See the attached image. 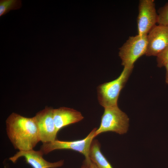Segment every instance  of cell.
<instances>
[{"label":"cell","mask_w":168,"mask_h":168,"mask_svg":"<svg viewBox=\"0 0 168 168\" xmlns=\"http://www.w3.org/2000/svg\"><path fill=\"white\" fill-rule=\"evenodd\" d=\"M44 154L40 150L33 149L27 151H19L9 160L14 163L21 157L25 158L26 162L33 168H57L62 166L64 163L63 160L51 162L45 160L43 157Z\"/></svg>","instance_id":"9c48e42d"},{"label":"cell","mask_w":168,"mask_h":168,"mask_svg":"<svg viewBox=\"0 0 168 168\" xmlns=\"http://www.w3.org/2000/svg\"><path fill=\"white\" fill-rule=\"evenodd\" d=\"M91 161L94 163L97 168H113L100 150L99 142L93 140L91 143L89 153Z\"/></svg>","instance_id":"8fae6325"},{"label":"cell","mask_w":168,"mask_h":168,"mask_svg":"<svg viewBox=\"0 0 168 168\" xmlns=\"http://www.w3.org/2000/svg\"><path fill=\"white\" fill-rule=\"evenodd\" d=\"M89 164L85 160L81 168H89Z\"/></svg>","instance_id":"2e32d148"},{"label":"cell","mask_w":168,"mask_h":168,"mask_svg":"<svg viewBox=\"0 0 168 168\" xmlns=\"http://www.w3.org/2000/svg\"><path fill=\"white\" fill-rule=\"evenodd\" d=\"M89 168H97L95 164L91 161L89 165Z\"/></svg>","instance_id":"e0dca14e"},{"label":"cell","mask_w":168,"mask_h":168,"mask_svg":"<svg viewBox=\"0 0 168 168\" xmlns=\"http://www.w3.org/2000/svg\"><path fill=\"white\" fill-rule=\"evenodd\" d=\"M166 69V74L165 81L166 84H168V62L165 65Z\"/></svg>","instance_id":"9a60e30c"},{"label":"cell","mask_w":168,"mask_h":168,"mask_svg":"<svg viewBox=\"0 0 168 168\" xmlns=\"http://www.w3.org/2000/svg\"><path fill=\"white\" fill-rule=\"evenodd\" d=\"M97 128L93 129L85 138L73 141H60L56 139L54 141L43 143L40 149L44 154H47L53 151L59 149L71 150L77 152L83 155L85 160L88 164L91 161L89 157L91 146L95 137Z\"/></svg>","instance_id":"277c9868"},{"label":"cell","mask_w":168,"mask_h":168,"mask_svg":"<svg viewBox=\"0 0 168 168\" xmlns=\"http://www.w3.org/2000/svg\"><path fill=\"white\" fill-rule=\"evenodd\" d=\"M53 110L46 106L33 117L38 128L40 141L43 143L57 139L58 132L54 120Z\"/></svg>","instance_id":"8992f818"},{"label":"cell","mask_w":168,"mask_h":168,"mask_svg":"<svg viewBox=\"0 0 168 168\" xmlns=\"http://www.w3.org/2000/svg\"><path fill=\"white\" fill-rule=\"evenodd\" d=\"M84 117L81 113L72 109L61 107L53 110V119L58 131L68 125L79 122Z\"/></svg>","instance_id":"30bf717a"},{"label":"cell","mask_w":168,"mask_h":168,"mask_svg":"<svg viewBox=\"0 0 168 168\" xmlns=\"http://www.w3.org/2000/svg\"><path fill=\"white\" fill-rule=\"evenodd\" d=\"M148 46L147 35L129 36L119 49V56L124 67H134L140 57L145 54Z\"/></svg>","instance_id":"5b68a950"},{"label":"cell","mask_w":168,"mask_h":168,"mask_svg":"<svg viewBox=\"0 0 168 168\" xmlns=\"http://www.w3.org/2000/svg\"><path fill=\"white\" fill-rule=\"evenodd\" d=\"M157 23L158 25H168V2L158 11Z\"/></svg>","instance_id":"4fadbf2b"},{"label":"cell","mask_w":168,"mask_h":168,"mask_svg":"<svg viewBox=\"0 0 168 168\" xmlns=\"http://www.w3.org/2000/svg\"><path fill=\"white\" fill-rule=\"evenodd\" d=\"M157 66L159 68L164 67L168 62V45L156 56Z\"/></svg>","instance_id":"5bb4252c"},{"label":"cell","mask_w":168,"mask_h":168,"mask_svg":"<svg viewBox=\"0 0 168 168\" xmlns=\"http://www.w3.org/2000/svg\"><path fill=\"white\" fill-rule=\"evenodd\" d=\"M99 127L95 133V137L101 133L107 132L123 134L127 132L129 119L118 105L104 108Z\"/></svg>","instance_id":"3957f363"},{"label":"cell","mask_w":168,"mask_h":168,"mask_svg":"<svg viewBox=\"0 0 168 168\" xmlns=\"http://www.w3.org/2000/svg\"><path fill=\"white\" fill-rule=\"evenodd\" d=\"M21 6V0H0V17L7 14L11 10L19 9Z\"/></svg>","instance_id":"7c38bea8"},{"label":"cell","mask_w":168,"mask_h":168,"mask_svg":"<svg viewBox=\"0 0 168 168\" xmlns=\"http://www.w3.org/2000/svg\"><path fill=\"white\" fill-rule=\"evenodd\" d=\"M137 18L138 35H147L157 23L158 14L154 0H140Z\"/></svg>","instance_id":"52a82bcc"},{"label":"cell","mask_w":168,"mask_h":168,"mask_svg":"<svg viewBox=\"0 0 168 168\" xmlns=\"http://www.w3.org/2000/svg\"><path fill=\"white\" fill-rule=\"evenodd\" d=\"M7 136L14 148L19 151L33 149L40 141L38 128L34 119L15 113L6 121Z\"/></svg>","instance_id":"6da1fadb"},{"label":"cell","mask_w":168,"mask_h":168,"mask_svg":"<svg viewBox=\"0 0 168 168\" xmlns=\"http://www.w3.org/2000/svg\"><path fill=\"white\" fill-rule=\"evenodd\" d=\"M147 40L145 55L157 56L168 45V25H156L147 34Z\"/></svg>","instance_id":"ba28073f"},{"label":"cell","mask_w":168,"mask_h":168,"mask_svg":"<svg viewBox=\"0 0 168 168\" xmlns=\"http://www.w3.org/2000/svg\"><path fill=\"white\" fill-rule=\"evenodd\" d=\"M133 67H124L117 78L100 84L98 87V101L104 108L118 105L117 101L120 92L128 79Z\"/></svg>","instance_id":"7a4b0ae2"}]
</instances>
